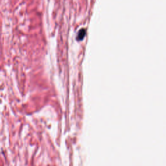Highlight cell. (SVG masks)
I'll list each match as a JSON object with an SVG mask.
<instances>
[{
	"label": "cell",
	"instance_id": "cell-1",
	"mask_svg": "<svg viewBox=\"0 0 166 166\" xmlns=\"http://www.w3.org/2000/svg\"><path fill=\"white\" fill-rule=\"evenodd\" d=\"M85 36V30L84 29H82V30H80V31H79V34H78V37H77V38L78 40H82L84 37Z\"/></svg>",
	"mask_w": 166,
	"mask_h": 166
}]
</instances>
